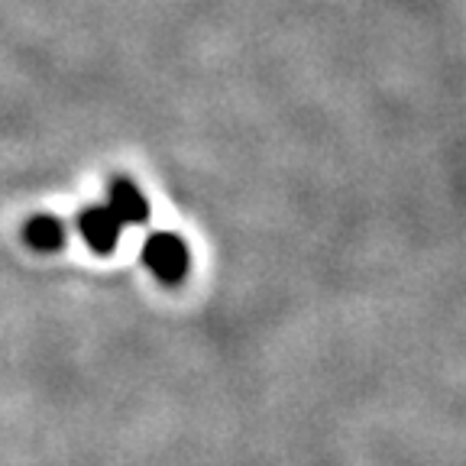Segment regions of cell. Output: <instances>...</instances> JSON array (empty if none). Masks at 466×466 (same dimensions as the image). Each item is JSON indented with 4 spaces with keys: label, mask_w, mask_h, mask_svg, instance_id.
I'll use <instances>...</instances> for the list:
<instances>
[{
    "label": "cell",
    "mask_w": 466,
    "mask_h": 466,
    "mask_svg": "<svg viewBox=\"0 0 466 466\" xmlns=\"http://www.w3.org/2000/svg\"><path fill=\"white\" fill-rule=\"evenodd\" d=\"M143 266L153 272L156 279H162V282H168V285L182 282L191 266L188 243H185L178 233H168V230L149 233L143 243Z\"/></svg>",
    "instance_id": "1"
},
{
    "label": "cell",
    "mask_w": 466,
    "mask_h": 466,
    "mask_svg": "<svg viewBox=\"0 0 466 466\" xmlns=\"http://www.w3.org/2000/svg\"><path fill=\"white\" fill-rule=\"evenodd\" d=\"M75 224H78L81 240L95 249V253H110V249L116 247V240H120V227H124L120 220L114 218V211H110L107 204L85 208Z\"/></svg>",
    "instance_id": "2"
},
{
    "label": "cell",
    "mask_w": 466,
    "mask_h": 466,
    "mask_svg": "<svg viewBox=\"0 0 466 466\" xmlns=\"http://www.w3.org/2000/svg\"><path fill=\"white\" fill-rule=\"evenodd\" d=\"M107 208L120 224H143L149 218V204H146L143 191L130 182V178H114L107 188Z\"/></svg>",
    "instance_id": "3"
},
{
    "label": "cell",
    "mask_w": 466,
    "mask_h": 466,
    "mask_svg": "<svg viewBox=\"0 0 466 466\" xmlns=\"http://www.w3.org/2000/svg\"><path fill=\"white\" fill-rule=\"evenodd\" d=\"M23 237L39 253H52V249H58L66 243V224L58 218H52V214H36V218L23 227Z\"/></svg>",
    "instance_id": "4"
}]
</instances>
